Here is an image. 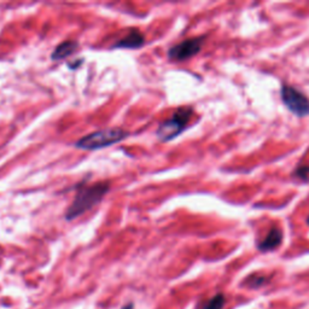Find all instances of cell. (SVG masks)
Here are the masks:
<instances>
[{"label":"cell","mask_w":309,"mask_h":309,"mask_svg":"<svg viewBox=\"0 0 309 309\" xmlns=\"http://www.w3.org/2000/svg\"><path fill=\"white\" fill-rule=\"evenodd\" d=\"M110 190L109 182H95L93 185H78L74 201L67 209V220H74L80 215L85 214L87 210L97 206Z\"/></svg>","instance_id":"cell-1"},{"label":"cell","mask_w":309,"mask_h":309,"mask_svg":"<svg viewBox=\"0 0 309 309\" xmlns=\"http://www.w3.org/2000/svg\"><path fill=\"white\" fill-rule=\"evenodd\" d=\"M128 137L129 132L122 128H106L81 138L75 143L74 146L77 149H81V150H99V149L117 144V143L127 139Z\"/></svg>","instance_id":"cell-2"},{"label":"cell","mask_w":309,"mask_h":309,"mask_svg":"<svg viewBox=\"0 0 309 309\" xmlns=\"http://www.w3.org/2000/svg\"><path fill=\"white\" fill-rule=\"evenodd\" d=\"M192 116L193 109L191 106H181V108L176 109L170 119L165 120L159 125L156 136L163 143L175 139L187 128V125H189Z\"/></svg>","instance_id":"cell-3"},{"label":"cell","mask_w":309,"mask_h":309,"mask_svg":"<svg viewBox=\"0 0 309 309\" xmlns=\"http://www.w3.org/2000/svg\"><path fill=\"white\" fill-rule=\"evenodd\" d=\"M282 99L286 108L299 117L309 115V99L295 87L284 85L282 87Z\"/></svg>","instance_id":"cell-4"},{"label":"cell","mask_w":309,"mask_h":309,"mask_svg":"<svg viewBox=\"0 0 309 309\" xmlns=\"http://www.w3.org/2000/svg\"><path fill=\"white\" fill-rule=\"evenodd\" d=\"M206 36H197L181 41L180 44L174 45L168 52V57L173 61H186L193 57L202 50Z\"/></svg>","instance_id":"cell-5"},{"label":"cell","mask_w":309,"mask_h":309,"mask_svg":"<svg viewBox=\"0 0 309 309\" xmlns=\"http://www.w3.org/2000/svg\"><path fill=\"white\" fill-rule=\"evenodd\" d=\"M145 44V36L140 30L138 29H131L129 32L120 39L116 44L114 45L115 49H140L144 46Z\"/></svg>","instance_id":"cell-6"},{"label":"cell","mask_w":309,"mask_h":309,"mask_svg":"<svg viewBox=\"0 0 309 309\" xmlns=\"http://www.w3.org/2000/svg\"><path fill=\"white\" fill-rule=\"evenodd\" d=\"M283 240V232L280 231L277 227H273L271 231L268 232V234L266 235V238L258 244V249L261 251H269V250H273L277 246L280 245Z\"/></svg>","instance_id":"cell-7"},{"label":"cell","mask_w":309,"mask_h":309,"mask_svg":"<svg viewBox=\"0 0 309 309\" xmlns=\"http://www.w3.org/2000/svg\"><path fill=\"white\" fill-rule=\"evenodd\" d=\"M77 49V41L74 40H68L64 41L58 45L57 47L55 49V51L52 52L51 55V60L52 61H61L64 60V58L69 57L70 55H73Z\"/></svg>","instance_id":"cell-8"},{"label":"cell","mask_w":309,"mask_h":309,"mask_svg":"<svg viewBox=\"0 0 309 309\" xmlns=\"http://www.w3.org/2000/svg\"><path fill=\"white\" fill-rule=\"evenodd\" d=\"M226 299L223 294H218L216 296L210 299L206 305L203 306V309H223Z\"/></svg>","instance_id":"cell-9"},{"label":"cell","mask_w":309,"mask_h":309,"mask_svg":"<svg viewBox=\"0 0 309 309\" xmlns=\"http://www.w3.org/2000/svg\"><path fill=\"white\" fill-rule=\"evenodd\" d=\"M294 175L301 179V180H307L309 178V167L307 165H299L297 169L294 172Z\"/></svg>","instance_id":"cell-10"},{"label":"cell","mask_w":309,"mask_h":309,"mask_svg":"<svg viewBox=\"0 0 309 309\" xmlns=\"http://www.w3.org/2000/svg\"><path fill=\"white\" fill-rule=\"evenodd\" d=\"M266 278L265 277H256V275H252V277H250L248 280H246V283L249 284L251 288H257V286H262L263 284L266 283Z\"/></svg>","instance_id":"cell-11"},{"label":"cell","mask_w":309,"mask_h":309,"mask_svg":"<svg viewBox=\"0 0 309 309\" xmlns=\"http://www.w3.org/2000/svg\"><path fill=\"white\" fill-rule=\"evenodd\" d=\"M81 63H82V61L78 60V61H77V62H74V63H69L68 66H69V67H73L72 69H75V68H77V66H80Z\"/></svg>","instance_id":"cell-12"},{"label":"cell","mask_w":309,"mask_h":309,"mask_svg":"<svg viewBox=\"0 0 309 309\" xmlns=\"http://www.w3.org/2000/svg\"><path fill=\"white\" fill-rule=\"evenodd\" d=\"M307 223H308V225H309V218L307 219Z\"/></svg>","instance_id":"cell-13"}]
</instances>
